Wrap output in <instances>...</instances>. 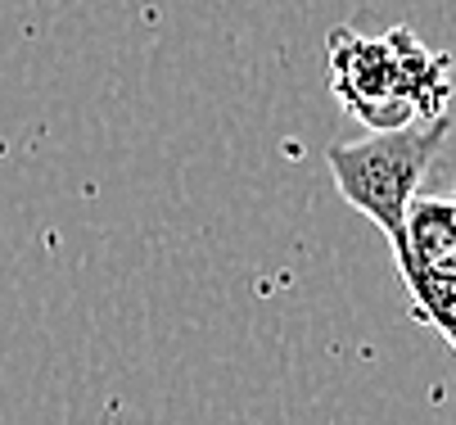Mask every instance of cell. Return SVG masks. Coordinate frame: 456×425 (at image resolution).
I'll return each mask as SVG.
<instances>
[{
	"label": "cell",
	"instance_id": "6da1fadb",
	"mask_svg": "<svg viewBox=\"0 0 456 425\" xmlns=\"http://www.w3.org/2000/svg\"><path fill=\"white\" fill-rule=\"evenodd\" d=\"M330 91L370 132H394L447 113V64L407 28L384 37L344 28L330 41Z\"/></svg>",
	"mask_w": 456,
	"mask_h": 425
},
{
	"label": "cell",
	"instance_id": "7a4b0ae2",
	"mask_svg": "<svg viewBox=\"0 0 456 425\" xmlns=\"http://www.w3.org/2000/svg\"><path fill=\"white\" fill-rule=\"evenodd\" d=\"M447 132H452V118L434 113V118H420V123H407L394 132H370L362 141H344V145L325 150L339 195L388 235V245L403 235L407 213L420 191V176L438 159Z\"/></svg>",
	"mask_w": 456,
	"mask_h": 425
},
{
	"label": "cell",
	"instance_id": "3957f363",
	"mask_svg": "<svg viewBox=\"0 0 456 425\" xmlns=\"http://www.w3.org/2000/svg\"><path fill=\"white\" fill-rule=\"evenodd\" d=\"M394 254H398V272L416 298V308L429 303L434 294H443L447 285H456V204L416 195L407 226L394 240Z\"/></svg>",
	"mask_w": 456,
	"mask_h": 425
}]
</instances>
